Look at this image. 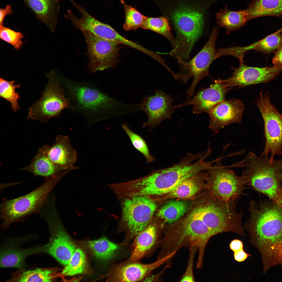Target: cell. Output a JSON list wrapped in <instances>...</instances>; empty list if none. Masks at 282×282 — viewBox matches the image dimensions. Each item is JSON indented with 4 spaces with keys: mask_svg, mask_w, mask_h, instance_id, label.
I'll list each match as a JSON object with an SVG mask.
<instances>
[{
    "mask_svg": "<svg viewBox=\"0 0 282 282\" xmlns=\"http://www.w3.org/2000/svg\"><path fill=\"white\" fill-rule=\"evenodd\" d=\"M250 215L243 226L251 243L258 251L266 273L282 264V208L269 199L249 203Z\"/></svg>",
    "mask_w": 282,
    "mask_h": 282,
    "instance_id": "obj_1",
    "label": "cell"
},
{
    "mask_svg": "<svg viewBox=\"0 0 282 282\" xmlns=\"http://www.w3.org/2000/svg\"><path fill=\"white\" fill-rule=\"evenodd\" d=\"M219 0H157L162 16L167 18L175 31V42L181 49L193 48L202 35L208 10Z\"/></svg>",
    "mask_w": 282,
    "mask_h": 282,
    "instance_id": "obj_2",
    "label": "cell"
},
{
    "mask_svg": "<svg viewBox=\"0 0 282 282\" xmlns=\"http://www.w3.org/2000/svg\"><path fill=\"white\" fill-rule=\"evenodd\" d=\"M204 155V153H188L175 165L138 179L136 183L138 193L152 197L170 193L185 179L211 166L213 162L205 161L207 157Z\"/></svg>",
    "mask_w": 282,
    "mask_h": 282,
    "instance_id": "obj_3",
    "label": "cell"
},
{
    "mask_svg": "<svg viewBox=\"0 0 282 282\" xmlns=\"http://www.w3.org/2000/svg\"><path fill=\"white\" fill-rule=\"evenodd\" d=\"M215 235L193 210L184 219L165 231L161 240V249L158 258L176 252L181 248L197 246L199 252L196 267L201 268L206 245Z\"/></svg>",
    "mask_w": 282,
    "mask_h": 282,
    "instance_id": "obj_4",
    "label": "cell"
},
{
    "mask_svg": "<svg viewBox=\"0 0 282 282\" xmlns=\"http://www.w3.org/2000/svg\"><path fill=\"white\" fill-rule=\"evenodd\" d=\"M260 157L251 151L236 164L245 167L242 177L247 185L267 196L282 208V160L271 163L268 156Z\"/></svg>",
    "mask_w": 282,
    "mask_h": 282,
    "instance_id": "obj_5",
    "label": "cell"
},
{
    "mask_svg": "<svg viewBox=\"0 0 282 282\" xmlns=\"http://www.w3.org/2000/svg\"><path fill=\"white\" fill-rule=\"evenodd\" d=\"M61 83L70 108L84 117L90 125L103 120L117 105V101L90 84L74 81L60 74Z\"/></svg>",
    "mask_w": 282,
    "mask_h": 282,
    "instance_id": "obj_6",
    "label": "cell"
},
{
    "mask_svg": "<svg viewBox=\"0 0 282 282\" xmlns=\"http://www.w3.org/2000/svg\"><path fill=\"white\" fill-rule=\"evenodd\" d=\"M65 175L62 172L55 175L29 193L4 201L0 206L1 228L6 229L12 224L23 221L29 216L39 213L54 187Z\"/></svg>",
    "mask_w": 282,
    "mask_h": 282,
    "instance_id": "obj_7",
    "label": "cell"
},
{
    "mask_svg": "<svg viewBox=\"0 0 282 282\" xmlns=\"http://www.w3.org/2000/svg\"><path fill=\"white\" fill-rule=\"evenodd\" d=\"M48 83L42 92L40 99L29 108L28 119L46 123L51 118L58 116L70 104L61 84L59 73L54 70L46 74Z\"/></svg>",
    "mask_w": 282,
    "mask_h": 282,
    "instance_id": "obj_8",
    "label": "cell"
},
{
    "mask_svg": "<svg viewBox=\"0 0 282 282\" xmlns=\"http://www.w3.org/2000/svg\"><path fill=\"white\" fill-rule=\"evenodd\" d=\"M218 30L217 26L213 28L206 44L193 58L187 62H183L179 64V80L186 83L190 78H193L192 83L186 93L187 96L186 101L193 95L196 87L200 81L204 77H210V66L215 60L220 57L218 50L215 48Z\"/></svg>",
    "mask_w": 282,
    "mask_h": 282,
    "instance_id": "obj_9",
    "label": "cell"
},
{
    "mask_svg": "<svg viewBox=\"0 0 282 282\" xmlns=\"http://www.w3.org/2000/svg\"><path fill=\"white\" fill-rule=\"evenodd\" d=\"M39 214L46 222L50 233L48 253L65 266L76 249L64 230L56 205L54 204L46 205Z\"/></svg>",
    "mask_w": 282,
    "mask_h": 282,
    "instance_id": "obj_10",
    "label": "cell"
},
{
    "mask_svg": "<svg viewBox=\"0 0 282 282\" xmlns=\"http://www.w3.org/2000/svg\"><path fill=\"white\" fill-rule=\"evenodd\" d=\"M206 171L209 191L215 198L227 202L238 200L246 189V181L242 176L222 166L219 160Z\"/></svg>",
    "mask_w": 282,
    "mask_h": 282,
    "instance_id": "obj_11",
    "label": "cell"
},
{
    "mask_svg": "<svg viewBox=\"0 0 282 282\" xmlns=\"http://www.w3.org/2000/svg\"><path fill=\"white\" fill-rule=\"evenodd\" d=\"M122 204V220L129 237H135L152 221L157 205L152 196H133L124 198Z\"/></svg>",
    "mask_w": 282,
    "mask_h": 282,
    "instance_id": "obj_12",
    "label": "cell"
},
{
    "mask_svg": "<svg viewBox=\"0 0 282 282\" xmlns=\"http://www.w3.org/2000/svg\"><path fill=\"white\" fill-rule=\"evenodd\" d=\"M263 118L266 137L265 147L261 156H268L269 154L271 163L276 155L282 152V116L271 103L269 95L260 93L256 102Z\"/></svg>",
    "mask_w": 282,
    "mask_h": 282,
    "instance_id": "obj_13",
    "label": "cell"
},
{
    "mask_svg": "<svg viewBox=\"0 0 282 282\" xmlns=\"http://www.w3.org/2000/svg\"><path fill=\"white\" fill-rule=\"evenodd\" d=\"M81 32L87 44L90 72L93 73L114 66L118 61L119 44L100 38L87 31Z\"/></svg>",
    "mask_w": 282,
    "mask_h": 282,
    "instance_id": "obj_14",
    "label": "cell"
},
{
    "mask_svg": "<svg viewBox=\"0 0 282 282\" xmlns=\"http://www.w3.org/2000/svg\"><path fill=\"white\" fill-rule=\"evenodd\" d=\"M238 68H233V71L230 77L216 80L223 83L231 89L234 87H241L252 85L270 81L282 71V67H258L248 66L243 61H240Z\"/></svg>",
    "mask_w": 282,
    "mask_h": 282,
    "instance_id": "obj_15",
    "label": "cell"
},
{
    "mask_svg": "<svg viewBox=\"0 0 282 282\" xmlns=\"http://www.w3.org/2000/svg\"><path fill=\"white\" fill-rule=\"evenodd\" d=\"M174 100L161 90H156L154 95L145 97L139 106L140 110L144 111L148 117L143 127L152 128L163 120H170L176 108L172 104Z\"/></svg>",
    "mask_w": 282,
    "mask_h": 282,
    "instance_id": "obj_16",
    "label": "cell"
},
{
    "mask_svg": "<svg viewBox=\"0 0 282 282\" xmlns=\"http://www.w3.org/2000/svg\"><path fill=\"white\" fill-rule=\"evenodd\" d=\"M175 254V253H173L148 264H143L137 261H129L118 265L111 270L107 280L113 282L141 281L152 271L168 261Z\"/></svg>",
    "mask_w": 282,
    "mask_h": 282,
    "instance_id": "obj_17",
    "label": "cell"
},
{
    "mask_svg": "<svg viewBox=\"0 0 282 282\" xmlns=\"http://www.w3.org/2000/svg\"><path fill=\"white\" fill-rule=\"evenodd\" d=\"M244 109L242 101L236 98L216 104L207 113L210 117L209 128L218 132L231 124L240 123Z\"/></svg>",
    "mask_w": 282,
    "mask_h": 282,
    "instance_id": "obj_18",
    "label": "cell"
},
{
    "mask_svg": "<svg viewBox=\"0 0 282 282\" xmlns=\"http://www.w3.org/2000/svg\"><path fill=\"white\" fill-rule=\"evenodd\" d=\"M62 171L77 168L74 166L77 158L76 150L67 136L58 135L51 146L45 144L39 149Z\"/></svg>",
    "mask_w": 282,
    "mask_h": 282,
    "instance_id": "obj_19",
    "label": "cell"
},
{
    "mask_svg": "<svg viewBox=\"0 0 282 282\" xmlns=\"http://www.w3.org/2000/svg\"><path fill=\"white\" fill-rule=\"evenodd\" d=\"M214 83L207 88H202L191 99L183 103L175 106V108L192 105V112L198 114L203 112L207 113L216 104L224 101L226 95L231 89L226 87L224 84L214 80Z\"/></svg>",
    "mask_w": 282,
    "mask_h": 282,
    "instance_id": "obj_20",
    "label": "cell"
},
{
    "mask_svg": "<svg viewBox=\"0 0 282 282\" xmlns=\"http://www.w3.org/2000/svg\"><path fill=\"white\" fill-rule=\"evenodd\" d=\"M21 238L10 241L1 249V268L20 269L25 266V259L34 254L48 253V244L26 248H19L17 244Z\"/></svg>",
    "mask_w": 282,
    "mask_h": 282,
    "instance_id": "obj_21",
    "label": "cell"
},
{
    "mask_svg": "<svg viewBox=\"0 0 282 282\" xmlns=\"http://www.w3.org/2000/svg\"><path fill=\"white\" fill-rule=\"evenodd\" d=\"M160 230L158 225L151 221L136 236L132 245L129 261H137L152 250L161 235Z\"/></svg>",
    "mask_w": 282,
    "mask_h": 282,
    "instance_id": "obj_22",
    "label": "cell"
},
{
    "mask_svg": "<svg viewBox=\"0 0 282 282\" xmlns=\"http://www.w3.org/2000/svg\"><path fill=\"white\" fill-rule=\"evenodd\" d=\"M38 17L54 31L57 23L59 6L57 0H24Z\"/></svg>",
    "mask_w": 282,
    "mask_h": 282,
    "instance_id": "obj_23",
    "label": "cell"
},
{
    "mask_svg": "<svg viewBox=\"0 0 282 282\" xmlns=\"http://www.w3.org/2000/svg\"><path fill=\"white\" fill-rule=\"evenodd\" d=\"M248 21L261 17L282 16V0H252L245 9Z\"/></svg>",
    "mask_w": 282,
    "mask_h": 282,
    "instance_id": "obj_24",
    "label": "cell"
},
{
    "mask_svg": "<svg viewBox=\"0 0 282 282\" xmlns=\"http://www.w3.org/2000/svg\"><path fill=\"white\" fill-rule=\"evenodd\" d=\"M208 176V174L202 173V172L185 179L168 194V196L181 199H188L192 197L202 188L206 186L204 181L207 180Z\"/></svg>",
    "mask_w": 282,
    "mask_h": 282,
    "instance_id": "obj_25",
    "label": "cell"
},
{
    "mask_svg": "<svg viewBox=\"0 0 282 282\" xmlns=\"http://www.w3.org/2000/svg\"><path fill=\"white\" fill-rule=\"evenodd\" d=\"M247 13L245 10L233 11L228 9L225 5L216 14V23L219 27L226 29L227 34L244 26L248 21Z\"/></svg>",
    "mask_w": 282,
    "mask_h": 282,
    "instance_id": "obj_26",
    "label": "cell"
},
{
    "mask_svg": "<svg viewBox=\"0 0 282 282\" xmlns=\"http://www.w3.org/2000/svg\"><path fill=\"white\" fill-rule=\"evenodd\" d=\"M21 170L28 171L35 176L47 179L62 171L52 162L44 153L39 150L30 163Z\"/></svg>",
    "mask_w": 282,
    "mask_h": 282,
    "instance_id": "obj_27",
    "label": "cell"
},
{
    "mask_svg": "<svg viewBox=\"0 0 282 282\" xmlns=\"http://www.w3.org/2000/svg\"><path fill=\"white\" fill-rule=\"evenodd\" d=\"M56 271L51 268H38L25 270L20 269L13 273L9 281L51 282L54 280Z\"/></svg>",
    "mask_w": 282,
    "mask_h": 282,
    "instance_id": "obj_28",
    "label": "cell"
},
{
    "mask_svg": "<svg viewBox=\"0 0 282 282\" xmlns=\"http://www.w3.org/2000/svg\"><path fill=\"white\" fill-rule=\"evenodd\" d=\"M88 246L95 257L104 261L113 258L120 248L118 245L105 237L89 242Z\"/></svg>",
    "mask_w": 282,
    "mask_h": 282,
    "instance_id": "obj_29",
    "label": "cell"
},
{
    "mask_svg": "<svg viewBox=\"0 0 282 282\" xmlns=\"http://www.w3.org/2000/svg\"><path fill=\"white\" fill-rule=\"evenodd\" d=\"M188 202L175 200L169 201L158 210L157 216L169 223L177 221L186 212L189 207Z\"/></svg>",
    "mask_w": 282,
    "mask_h": 282,
    "instance_id": "obj_30",
    "label": "cell"
},
{
    "mask_svg": "<svg viewBox=\"0 0 282 282\" xmlns=\"http://www.w3.org/2000/svg\"><path fill=\"white\" fill-rule=\"evenodd\" d=\"M142 28L158 33L167 39L171 43L172 50L176 46L172 34L169 22L167 17L162 16L158 17H146Z\"/></svg>",
    "mask_w": 282,
    "mask_h": 282,
    "instance_id": "obj_31",
    "label": "cell"
},
{
    "mask_svg": "<svg viewBox=\"0 0 282 282\" xmlns=\"http://www.w3.org/2000/svg\"><path fill=\"white\" fill-rule=\"evenodd\" d=\"M279 30L263 39L245 46L246 51L255 50L264 53H269L282 46V35Z\"/></svg>",
    "mask_w": 282,
    "mask_h": 282,
    "instance_id": "obj_32",
    "label": "cell"
},
{
    "mask_svg": "<svg viewBox=\"0 0 282 282\" xmlns=\"http://www.w3.org/2000/svg\"><path fill=\"white\" fill-rule=\"evenodd\" d=\"M15 80L8 81L1 77L0 97L9 102L13 111L16 112L20 109L18 102L20 96L15 90L16 88L20 87V84L15 85Z\"/></svg>",
    "mask_w": 282,
    "mask_h": 282,
    "instance_id": "obj_33",
    "label": "cell"
},
{
    "mask_svg": "<svg viewBox=\"0 0 282 282\" xmlns=\"http://www.w3.org/2000/svg\"><path fill=\"white\" fill-rule=\"evenodd\" d=\"M85 255L80 248L76 249L68 262L65 265L62 274L67 276H73L81 274L86 268Z\"/></svg>",
    "mask_w": 282,
    "mask_h": 282,
    "instance_id": "obj_34",
    "label": "cell"
},
{
    "mask_svg": "<svg viewBox=\"0 0 282 282\" xmlns=\"http://www.w3.org/2000/svg\"><path fill=\"white\" fill-rule=\"evenodd\" d=\"M125 10V21L123 28L126 31L136 30L142 27L146 16L143 15L135 8L127 5L124 1L121 0Z\"/></svg>",
    "mask_w": 282,
    "mask_h": 282,
    "instance_id": "obj_35",
    "label": "cell"
},
{
    "mask_svg": "<svg viewBox=\"0 0 282 282\" xmlns=\"http://www.w3.org/2000/svg\"><path fill=\"white\" fill-rule=\"evenodd\" d=\"M124 130L131 139L134 147L145 157L148 163L152 162L154 157L150 154L149 148L145 140L140 136L133 132L126 124H122Z\"/></svg>",
    "mask_w": 282,
    "mask_h": 282,
    "instance_id": "obj_36",
    "label": "cell"
},
{
    "mask_svg": "<svg viewBox=\"0 0 282 282\" xmlns=\"http://www.w3.org/2000/svg\"><path fill=\"white\" fill-rule=\"evenodd\" d=\"M23 34L3 26H0V38L2 40L11 45L16 50L20 49L22 45Z\"/></svg>",
    "mask_w": 282,
    "mask_h": 282,
    "instance_id": "obj_37",
    "label": "cell"
},
{
    "mask_svg": "<svg viewBox=\"0 0 282 282\" xmlns=\"http://www.w3.org/2000/svg\"><path fill=\"white\" fill-rule=\"evenodd\" d=\"M198 249V248L197 246H192L190 248L187 265L186 271L182 277L180 281H195L193 271V264L195 254Z\"/></svg>",
    "mask_w": 282,
    "mask_h": 282,
    "instance_id": "obj_38",
    "label": "cell"
},
{
    "mask_svg": "<svg viewBox=\"0 0 282 282\" xmlns=\"http://www.w3.org/2000/svg\"><path fill=\"white\" fill-rule=\"evenodd\" d=\"M273 66L282 67V46L277 50L272 58Z\"/></svg>",
    "mask_w": 282,
    "mask_h": 282,
    "instance_id": "obj_39",
    "label": "cell"
},
{
    "mask_svg": "<svg viewBox=\"0 0 282 282\" xmlns=\"http://www.w3.org/2000/svg\"><path fill=\"white\" fill-rule=\"evenodd\" d=\"M233 256L234 259L238 262H241L245 261L251 255L246 252L243 249L238 251L234 252Z\"/></svg>",
    "mask_w": 282,
    "mask_h": 282,
    "instance_id": "obj_40",
    "label": "cell"
},
{
    "mask_svg": "<svg viewBox=\"0 0 282 282\" xmlns=\"http://www.w3.org/2000/svg\"><path fill=\"white\" fill-rule=\"evenodd\" d=\"M229 246L230 249L234 252L243 249V245L240 240L235 239L231 242Z\"/></svg>",
    "mask_w": 282,
    "mask_h": 282,
    "instance_id": "obj_41",
    "label": "cell"
},
{
    "mask_svg": "<svg viewBox=\"0 0 282 282\" xmlns=\"http://www.w3.org/2000/svg\"><path fill=\"white\" fill-rule=\"evenodd\" d=\"M13 10L11 6L7 5L3 9L1 8L0 9V26H3V22L6 16L9 14H11Z\"/></svg>",
    "mask_w": 282,
    "mask_h": 282,
    "instance_id": "obj_42",
    "label": "cell"
},
{
    "mask_svg": "<svg viewBox=\"0 0 282 282\" xmlns=\"http://www.w3.org/2000/svg\"><path fill=\"white\" fill-rule=\"evenodd\" d=\"M280 30H281V32H282V27L281 28H280Z\"/></svg>",
    "mask_w": 282,
    "mask_h": 282,
    "instance_id": "obj_43",
    "label": "cell"
},
{
    "mask_svg": "<svg viewBox=\"0 0 282 282\" xmlns=\"http://www.w3.org/2000/svg\"><path fill=\"white\" fill-rule=\"evenodd\" d=\"M281 265V266H282V265Z\"/></svg>",
    "mask_w": 282,
    "mask_h": 282,
    "instance_id": "obj_44",
    "label": "cell"
}]
</instances>
